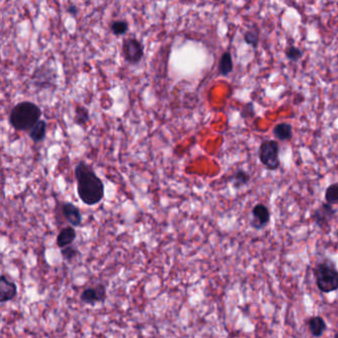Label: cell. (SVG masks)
<instances>
[{"instance_id": "cell-23", "label": "cell", "mask_w": 338, "mask_h": 338, "mask_svg": "<svg viewBox=\"0 0 338 338\" xmlns=\"http://www.w3.org/2000/svg\"><path fill=\"white\" fill-rule=\"evenodd\" d=\"M61 253H62L64 259H66L68 261L71 260L72 258H75L79 254L78 250L74 246H67L65 248H62Z\"/></svg>"}, {"instance_id": "cell-12", "label": "cell", "mask_w": 338, "mask_h": 338, "mask_svg": "<svg viewBox=\"0 0 338 338\" xmlns=\"http://www.w3.org/2000/svg\"><path fill=\"white\" fill-rule=\"evenodd\" d=\"M77 237V233L74 227L68 226L61 230L57 237V245L61 248L70 246Z\"/></svg>"}, {"instance_id": "cell-3", "label": "cell", "mask_w": 338, "mask_h": 338, "mask_svg": "<svg viewBox=\"0 0 338 338\" xmlns=\"http://www.w3.org/2000/svg\"><path fill=\"white\" fill-rule=\"evenodd\" d=\"M318 287L322 293H331L338 289V271L326 263L318 264L313 269Z\"/></svg>"}, {"instance_id": "cell-24", "label": "cell", "mask_w": 338, "mask_h": 338, "mask_svg": "<svg viewBox=\"0 0 338 338\" xmlns=\"http://www.w3.org/2000/svg\"><path fill=\"white\" fill-rule=\"evenodd\" d=\"M68 14H70L71 16H76V15H78V13H79V9H78V7L76 6V5H74V4H71V5H69L68 7Z\"/></svg>"}, {"instance_id": "cell-2", "label": "cell", "mask_w": 338, "mask_h": 338, "mask_svg": "<svg viewBox=\"0 0 338 338\" xmlns=\"http://www.w3.org/2000/svg\"><path fill=\"white\" fill-rule=\"evenodd\" d=\"M42 110L34 102H18L9 113V124L16 131H30L41 120Z\"/></svg>"}, {"instance_id": "cell-4", "label": "cell", "mask_w": 338, "mask_h": 338, "mask_svg": "<svg viewBox=\"0 0 338 338\" xmlns=\"http://www.w3.org/2000/svg\"><path fill=\"white\" fill-rule=\"evenodd\" d=\"M280 144L276 140H265L263 141L258 150V157L261 164L268 171H277L281 166L279 158Z\"/></svg>"}, {"instance_id": "cell-13", "label": "cell", "mask_w": 338, "mask_h": 338, "mask_svg": "<svg viewBox=\"0 0 338 338\" xmlns=\"http://www.w3.org/2000/svg\"><path fill=\"white\" fill-rule=\"evenodd\" d=\"M273 134L279 141H289L293 138V126L287 122L278 123L273 129Z\"/></svg>"}, {"instance_id": "cell-10", "label": "cell", "mask_w": 338, "mask_h": 338, "mask_svg": "<svg viewBox=\"0 0 338 338\" xmlns=\"http://www.w3.org/2000/svg\"><path fill=\"white\" fill-rule=\"evenodd\" d=\"M62 212L67 221L71 226H80L82 224V213L78 206L71 203H65L62 205Z\"/></svg>"}, {"instance_id": "cell-25", "label": "cell", "mask_w": 338, "mask_h": 338, "mask_svg": "<svg viewBox=\"0 0 338 338\" xmlns=\"http://www.w3.org/2000/svg\"><path fill=\"white\" fill-rule=\"evenodd\" d=\"M334 338H338V332L335 334V336H334Z\"/></svg>"}, {"instance_id": "cell-15", "label": "cell", "mask_w": 338, "mask_h": 338, "mask_svg": "<svg viewBox=\"0 0 338 338\" xmlns=\"http://www.w3.org/2000/svg\"><path fill=\"white\" fill-rule=\"evenodd\" d=\"M307 325H308L310 333L315 337H321L326 329V323L324 320L321 317L310 318L307 321Z\"/></svg>"}, {"instance_id": "cell-19", "label": "cell", "mask_w": 338, "mask_h": 338, "mask_svg": "<svg viewBox=\"0 0 338 338\" xmlns=\"http://www.w3.org/2000/svg\"><path fill=\"white\" fill-rule=\"evenodd\" d=\"M129 30V23L125 20H114L110 23V31L115 36H123Z\"/></svg>"}, {"instance_id": "cell-1", "label": "cell", "mask_w": 338, "mask_h": 338, "mask_svg": "<svg viewBox=\"0 0 338 338\" xmlns=\"http://www.w3.org/2000/svg\"><path fill=\"white\" fill-rule=\"evenodd\" d=\"M75 177L78 196L84 204L89 206L95 205L103 200V182L96 175L89 164L80 161L75 167Z\"/></svg>"}, {"instance_id": "cell-21", "label": "cell", "mask_w": 338, "mask_h": 338, "mask_svg": "<svg viewBox=\"0 0 338 338\" xmlns=\"http://www.w3.org/2000/svg\"><path fill=\"white\" fill-rule=\"evenodd\" d=\"M285 55L288 61L296 63L304 57V52L295 45H288L285 51Z\"/></svg>"}, {"instance_id": "cell-20", "label": "cell", "mask_w": 338, "mask_h": 338, "mask_svg": "<svg viewBox=\"0 0 338 338\" xmlns=\"http://www.w3.org/2000/svg\"><path fill=\"white\" fill-rule=\"evenodd\" d=\"M325 203L333 205L338 204V183L329 185L324 192Z\"/></svg>"}, {"instance_id": "cell-18", "label": "cell", "mask_w": 338, "mask_h": 338, "mask_svg": "<svg viewBox=\"0 0 338 338\" xmlns=\"http://www.w3.org/2000/svg\"><path fill=\"white\" fill-rule=\"evenodd\" d=\"M75 123L79 126H84L89 121V111L83 105L77 104L75 109Z\"/></svg>"}, {"instance_id": "cell-17", "label": "cell", "mask_w": 338, "mask_h": 338, "mask_svg": "<svg viewBox=\"0 0 338 338\" xmlns=\"http://www.w3.org/2000/svg\"><path fill=\"white\" fill-rule=\"evenodd\" d=\"M47 135V122L41 119L40 121L29 131V137L35 142H42Z\"/></svg>"}, {"instance_id": "cell-9", "label": "cell", "mask_w": 338, "mask_h": 338, "mask_svg": "<svg viewBox=\"0 0 338 338\" xmlns=\"http://www.w3.org/2000/svg\"><path fill=\"white\" fill-rule=\"evenodd\" d=\"M252 216L253 220H251V225L255 228H262L267 225L271 217L269 208L263 203H258L253 207Z\"/></svg>"}, {"instance_id": "cell-6", "label": "cell", "mask_w": 338, "mask_h": 338, "mask_svg": "<svg viewBox=\"0 0 338 338\" xmlns=\"http://www.w3.org/2000/svg\"><path fill=\"white\" fill-rule=\"evenodd\" d=\"M57 80V72L50 65H43L39 67L32 76V81L35 86L38 88H48L49 86H55V81Z\"/></svg>"}, {"instance_id": "cell-5", "label": "cell", "mask_w": 338, "mask_h": 338, "mask_svg": "<svg viewBox=\"0 0 338 338\" xmlns=\"http://www.w3.org/2000/svg\"><path fill=\"white\" fill-rule=\"evenodd\" d=\"M122 55L125 62L136 65L140 63L144 57V47L136 38H125L122 42Z\"/></svg>"}, {"instance_id": "cell-22", "label": "cell", "mask_w": 338, "mask_h": 338, "mask_svg": "<svg viewBox=\"0 0 338 338\" xmlns=\"http://www.w3.org/2000/svg\"><path fill=\"white\" fill-rule=\"evenodd\" d=\"M244 42L251 46L253 49H257V47L259 45V39H260V32L258 29L253 28L250 30H247L244 35H243Z\"/></svg>"}, {"instance_id": "cell-16", "label": "cell", "mask_w": 338, "mask_h": 338, "mask_svg": "<svg viewBox=\"0 0 338 338\" xmlns=\"http://www.w3.org/2000/svg\"><path fill=\"white\" fill-rule=\"evenodd\" d=\"M249 181L250 174L243 170V169H238V170H236L230 177V182L232 183L233 187L236 189H239L242 186L248 185Z\"/></svg>"}, {"instance_id": "cell-11", "label": "cell", "mask_w": 338, "mask_h": 338, "mask_svg": "<svg viewBox=\"0 0 338 338\" xmlns=\"http://www.w3.org/2000/svg\"><path fill=\"white\" fill-rule=\"evenodd\" d=\"M17 295V287L15 283L8 280L2 275L0 279V302L5 303L11 301Z\"/></svg>"}, {"instance_id": "cell-8", "label": "cell", "mask_w": 338, "mask_h": 338, "mask_svg": "<svg viewBox=\"0 0 338 338\" xmlns=\"http://www.w3.org/2000/svg\"><path fill=\"white\" fill-rule=\"evenodd\" d=\"M106 299V288L103 285H98L95 287H87L83 292L81 296L82 302L94 304L96 303H102Z\"/></svg>"}, {"instance_id": "cell-14", "label": "cell", "mask_w": 338, "mask_h": 338, "mask_svg": "<svg viewBox=\"0 0 338 338\" xmlns=\"http://www.w3.org/2000/svg\"><path fill=\"white\" fill-rule=\"evenodd\" d=\"M233 68H234V65H233L231 53L228 51H225L220 59L219 74L222 77H226L231 74V72L233 71Z\"/></svg>"}, {"instance_id": "cell-7", "label": "cell", "mask_w": 338, "mask_h": 338, "mask_svg": "<svg viewBox=\"0 0 338 338\" xmlns=\"http://www.w3.org/2000/svg\"><path fill=\"white\" fill-rule=\"evenodd\" d=\"M336 209L327 203H322L318 208H316L312 212L311 219L321 228H324L329 225L331 220L335 217Z\"/></svg>"}]
</instances>
